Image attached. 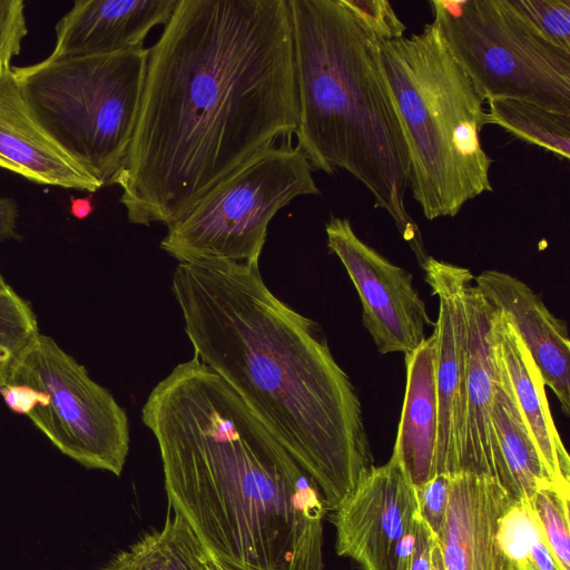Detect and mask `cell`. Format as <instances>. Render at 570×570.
<instances>
[{
  "mask_svg": "<svg viewBox=\"0 0 570 570\" xmlns=\"http://www.w3.org/2000/svg\"><path fill=\"white\" fill-rule=\"evenodd\" d=\"M297 120L287 0H178L109 185L131 224L169 226Z\"/></svg>",
  "mask_w": 570,
  "mask_h": 570,
  "instance_id": "6da1fadb",
  "label": "cell"
},
{
  "mask_svg": "<svg viewBox=\"0 0 570 570\" xmlns=\"http://www.w3.org/2000/svg\"><path fill=\"white\" fill-rule=\"evenodd\" d=\"M171 289L194 356L237 393L333 512L375 465L357 391L320 324L275 296L258 264L178 263Z\"/></svg>",
  "mask_w": 570,
  "mask_h": 570,
  "instance_id": "7a4b0ae2",
  "label": "cell"
},
{
  "mask_svg": "<svg viewBox=\"0 0 570 570\" xmlns=\"http://www.w3.org/2000/svg\"><path fill=\"white\" fill-rule=\"evenodd\" d=\"M144 424L169 509L240 570H324L328 513L311 476L237 393L195 356L149 393Z\"/></svg>",
  "mask_w": 570,
  "mask_h": 570,
  "instance_id": "3957f363",
  "label": "cell"
},
{
  "mask_svg": "<svg viewBox=\"0 0 570 570\" xmlns=\"http://www.w3.org/2000/svg\"><path fill=\"white\" fill-rule=\"evenodd\" d=\"M297 146L313 169L350 173L385 209L421 268L430 255L405 206L410 155L381 41L342 0H287Z\"/></svg>",
  "mask_w": 570,
  "mask_h": 570,
  "instance_id": "277c9868",
  "label": "cell"
},
{
  "mask_svg": "<svg viewBox=\"0 0 570 570\" xmlns=\"http://www.w3.org/2000/svg\"><path fill=\"white\" fill-rule=\"evenodd\" d=\"M386 75L405 130L412 196L430 219L454 217L492 191V159L481 142L485 98L448 49L436 24L381 41Z\"/></svg>",
  "mask_w": 570,
  "mask_h": 570,
  "instance_id": "5b68a950",
  "label": "cell"
},
{
  "mask_svg": "<svg viewBox=\"0 0 570 570\" xmlns=\"http://www.w3.org/2000/svg\"><path fill=\"white\" fill-rule=\"evenodd\" d=\"M149 48L45 59L12 67L22 100L43 134L76 165L109 185L137 122Z\"/></svg>",
  "mask_w": 570,
  "mask_h": 570,
  "instance_id": "8992f818",
  "label": "cell"
},
{
  "mask_svg": "<svg viewBox=\"0 0 570 570\" xmlns=\"http://www.w3.org/2000/svg\"><path fill=\"white\" fill-rule=\"evenodd\" d=\"M448 49L487 99H519L570 115V52L511 0H431Z\"/></svg>",
  "mask_w": 570,
  "mask_h": 570,
  "instance_id": "52a82bcc",
  "label": "cell"
},
{
  "mask_svg": "<svg viewBox=\"0 0 570 570\" xmlns=\"http://www.w3.org/2000/svg\"><path fill=\"white\" fill-rule=\"evenodd\" d=\"M312 170L292 139L261 150L167 226L160 248L179 263L258 264L276 213L298 196L321 194Z\"/></svg>",
  "mask_w": 570,
  "mask_h": 570,
  "instance_id": "ba28073f",
  "label": "cell"
},
{
  "mask_svg": "<svg viewBox=\"0 0 570 570\" xmlns=\"http://www.w3.org/2000/svg\"><path fill=\"white\" fill-rule=\"evenodd\" d=\"M7 383L38 390L27 416L60 452L86 468L121 474L129 452L127 413L53 338L35 336L12 363Z\"/></svg>",
  "mask_w": 570,
  "mask_h": 570,
  "instance_id": "9c48e42d",
  "label": "cell"
},
{
  "mask_svg": "<svg viewBox=\"0 0 570 570\" xmlns=\"http://www.w3.org/2000/svg\"><path fill=\"white\" fill-rule=\"evenodd\" d=\"M331 513L340 557L362 570L410 569L421 518L415 488L394 454Z\"/></svg>",
  "mask_w": 570,
  "mask_h": 570,
  "instance_id": "30bf717a",
  "label": "cell"
},
{
  "mask_svg": "<svg viewBox=\"0 0 570 570\" xmlns=\"http://www.w3.org/2000/svg\"><path fill=\"white\" fill-rule=\"evenodd\" d=\"M327 247L342 262L362 303V322L381 354L413 352L433 325L413 276L357 237L348 219L332 217Z\"/></svg>",
  "mask_w": 570,
  "mask_h": 570,
  "instance_id": "8fae6325",
  "label": "cell"
},
{
  "mask_svg": "<svg viewBox=\"0 0 570 570\" xmlns=\"http://www.w3.org/2000/svg\"><path fill=\"white\" fill-rule=\"evenodd\" d=\"M424 279L439 298L435 387L438 401L436 474H460L465 373L464 291L473 282L470 269L429 257Z\"/></svg>",
  "mask_w": 570,
  "mask_h": 570,
  "instance_id": "7c38bea8",
  "label": "cell"
},
{
  "mask_svg": "<svg viewBox=\"0 0 570 570\" xmlns=\"http://www.w3.org/2000/svg\"><path fill=\"white\" fill-rule=\"evenodd\" d=\"M465 373L460 473L489 476L499 482L492 428V401L498 362L492 337L494 308L474 285L464 291Z\"/></svg>",
  "mask_w": 570,
  "mask_h": 570,
  "instance_id": "4fadbf2b",
  "label": "cell"
},
{
  "mask_svg": "<svg viewBox=\"0 0 570 570\" xmlns=\"http://www.w3.org/2000/svg\"><path fill=\"white\" fill-rule=\"evenodd\" d=\"M513 498L489 476H452L450 500L435 535L444 570H517L497 539L498 519Z\"/></svg>",
  "mask_w": 570,
  "mask_h": 570,
  "instance_id": "5bb4252c",
  "label": "cell"
},
{
  "mask_svg": "<svg viewBox=\"0 0 570 570\" xmlns=\"http://www.w3.org/2000/svg\"><path fill=\"white\" fill-rule=\"evenodd\" d=\"M474 285L503 315L535 363L543 383L570 413V340L567 324L552 314L538 294L519 278L495 269L483 271Z\"/></svg>",
  "mask_w": 570,
  "mask_h": 570,
  "instance_id": "9a60e30c",
  "label": "cell"
},
{
  "mask_svg": "<svg viewBox=\"0 0 570 570\" xmlns=\"http://www.w3.org/2000/svg\"><path fill=\"white\" fill-rule=\"evenodd\" d=\"M178 0H77L56 24L48 57L109 55L141 48L149 31L166 24Z\"/></svg>",
  "mask_w": 570,
  "mask_h": 570,
  "instance_id": "2e32d148",
  "label": "cell"
},
{
  "mask_svg": "<svg viewBox=\"0 0 570 570\" xmlns=\"http://www.w3.org/2000/svg\"><path fill=\"white\" fill-rule=\"evenodd\" d=\"M0 168L33 183L96 193L104 185L68 158L30 116L12 69L0 72Z\"/></svg>",
  "mask_w": 570,
  "mask_h": 570,
  "instance_id": "e0dca14e",
  "label": "cell"
},
{
  "mask_svg": "<svg viewBox=\"0 0 570 570\" xmlns=\"http://www.w3.org/2000/svg\"><path fill=\"white\" fill-rule=\"evenodd\" d=\"M492 337L495 354L544 468L558 488L570 491V458L550 412L542 376L514 330L495 308Z\"/></svg>",
  "mask_w": 570,
  "mask_h": 570,
  "instance_id": "ac0fdd59",
  "label": "cell"
},
{
  "mask_svg": "<svg viewBox=\"0 0 570 570\" xmlns=\"http://www.w3.org/2000/svg\"><path fill=\"white\" fill-rule=\"evenodd\" d=\"M435 355L434 332L405 354V394L392 454L400 460L415 489L436 474Z\"/></svg>",
  "mask_w": 570,
  "mask_h": 570,
  "instance_id": "d6986e66",
  "label": "cell"
},
{
  "mask_svg": "<svg viewBox=\"0 0 570 570\" xmlns=\"http://www.w3.org/2000/svg\"><path fill=\"white\" fill-rule=\"evenodd\" d=\"M497 362L498 379L491 419L499 464V483L513 499H530L537 490L557 485L543 465L498 356Z\"/></svg>",
  "mask_w": 570,
  "mask_h": 570,
  "instance_id": "ffe728a7",
  "label": "cell"
},
{
  "mask_svg": "<svg viewBox=\"0 0 570 570\" xmlns=\"http://www.w3.org/2000/svg\"><path fill=\"white\" fill-rule=\"evenodd\" d=\"M171 511V510H170ZM100 570H217L215 557L176 512L142 534Z\"/></svg>",
  "mask_w": 570,
  "mask_h": 570,
  "instance_id": "44dd1931",
  "label": "cell"
},
{
  "mask_svg": "<svg viewBox=\"0 0 570 570\" xmlns=\"http://www.w3.org/2000/svg\"><path fill=\"white\" fill-rule=\"evenodd\" d=\"M490 124L561 159L570 157V115L519 99L490 98Z\"/></svg>",
  "mask_w": 570,
  "mask_h": 570,
  "instance_id": "7402d4cb",
  "label": "cell"
},
{
  "mask_svg": "<svg viewBox=\"0 0 570 570\" xmlns=\"http://www.w3.org/2000/svg\"><path fill=\"white\" fill-rule=\"evenodd\" d=\"M38 334L37 318L29 303L10 285L0 289V386L6 384L14 360Z\"/></svg>",
  "mask_w": 570,
  "mask_h": 570,
  "instance_id": "603a6c76",
  "label": "cell"
},
{
  "mask_svg": "<svg viewBox=\"0 0 570 570\" xmlns=\"http://www.w3.org/2000/svg\"><path fill=\"white\" fill-rule=\"evenodd\" d=\"M529 500L554 558L562 570H570V491L549 485L537 490Z\"/></svg>",
  "mask_w": 570,
  "mask_h": 570,
  "instance_id": "cb8c5ba5",
  "label": "cell"
},
{
  "mask_svg": "<svg viewBox=\"0 0 570 570\" xmlns=\"http://www.w3.org/2000/svg\"><path fill=\"white\" fill-rule=\"evenodd\" d=\"M551 43L570 52V0H511Z\"/></svg>",
  "mask_w": 570,
  "mask_h": 570,
  "instance_id": "d4e9b609",
  "label": "cell"
},
{
  "mask_svg": "<svg viewBox=\"0 0 570 570\" xmlns=\"http://www.w3.org/2000/svg\"><path fill=\"white\" fill-rule=\"evenodd\" d=\"M358 22L380 41L404 37L405 24L386 0H342Z\"/></svg>",
  "mask_w": 570,
  "mask_h": 570,
  "instance_id": "484cf974",
  "label": "cell"
},
{
  "mask_svg": "<svg viewBox=\"0 0 570 570\" xmlns=\"http://www.w3.org/2000/svg\"><path fill=\"white\" fill-rule=\"evenodd\" d=\"M27 33L23 1L0 0V72L12 69L10 62L20 53Z\"/></svg>",
  "mask_w": 570,
  "mask_h": 570,
  "instance_id": "4316f807",
  "label": "cell"
},
{
  "mask_svg": "<svg viewBox=\"0 0 570 570\" xmlns=\"http://www.w3.org/2000/svg\"><path fill=\"white\" fill-rule=\"evenodd\" d=\"M452 475L439 473L415 489L422 521L436 535L444 522L450 500Z\"/></svg>",
  "mask_w": 570,
  "mask_h": 570,
  "instance_id": "83f0119b",
  "label": "cell"
},
{
  "mask_svg": "<svg viewBox=\"0 0 570 570\" xmlns=\"http://www.w3.org/2000/svg\"><path fill=\"white\" fill-rule=\"evenodd\" d=\"M0 394L12 412L23 415H28L39 400L38 390L26 384L7 383L0 386Z\"/></svg>",
  "mask_w": 570,
  "mask_h": 570,
  "instance_id": "f1b7e54d",
  "label": "cell"
},
{
  "mask_svg": "<svg viewBox=\"0 0 570 570\" xmlns=\"http://www.w3.org/2000/svg\"><path fill=\"white\" fill-rule=\"evenodd\" d=\"M435 544V534L421 519L409 570H432V553Z\"/></svg>",
  "mask_w": 570,
  "mask_h": 570,
  "instance_id": "f546056e",
  "label": "cell"
},
{
  "mask_svg": "<svg viewBox=\"0 0 570 570\" xmlns=\"http://www.w3.org/2000/svg\"><path fill=\"white\" fill-rule=\"evenodd\" d=\"M18 206L12 198L0 196V242L17 238Z\"/></svg>",
  "mask_w": 570,
  "mask_h": 570,
  "instance_id": "4dcf8cb0",
  "label": "cell"
},
{
  "mask_svg": "<svg viewBox=\"0 0 570 570\" xmlns=\"http://www.w3.org/2000/svg\"><path fill=\"white\" fill-rule=\"evenodd\" d=\"M95 210V202L92 196L83 198H70V213L77 219H86Z\"/></svg>",
  "mask_w": 570,
  "mask_h": 570,
  "instance_id": "1f68e13d",
  "label": "cell"
},
{
  "mask_svg": "<svg viewBox=\"0 0 570 570\" xmlns=\"http://www.w3.org/2000/svg\"><path fill=\"white\" fill-rule=\"evenodd\" d=\"M432 570H444L441 551L438 543L435 544L432 553Z\"/></svg>",
  "mask_w": 570,
  "mask_h": 570,
  "instance_id": "d6a6232c",
  "label": "cell"
},
{
  "mask_svg": "<svg viewBox=\"0 0 570 570\" xmlns=\"http://www.w3.org/2000/svg\"><path fill=\"white\" fill-rule=\"evenodd\" d=\"M217 570H240L237 568H234L225 562H222L215 558Z\"/></svg>",
  "mask_w": 570,
  "mask_h": 570,
  "instance_id": "836d02e7",
  "label": "cell"
},
{
  "mask_svg": "<svg viewBox=\"0 0 570 570\" xmlns=\"http://www.w3.org/2000/svg\"><path fill=\"white\" fill-rule=\"evenodd\" d=\"M7 282L4 281L3 276L0 273V289H3L8 286Z\"/></svg>",
  "mask_w": 570,
  "mask_h": 570,
  "instance_id": "e575fe53",
  "label": "cell"
}]
</instances>
